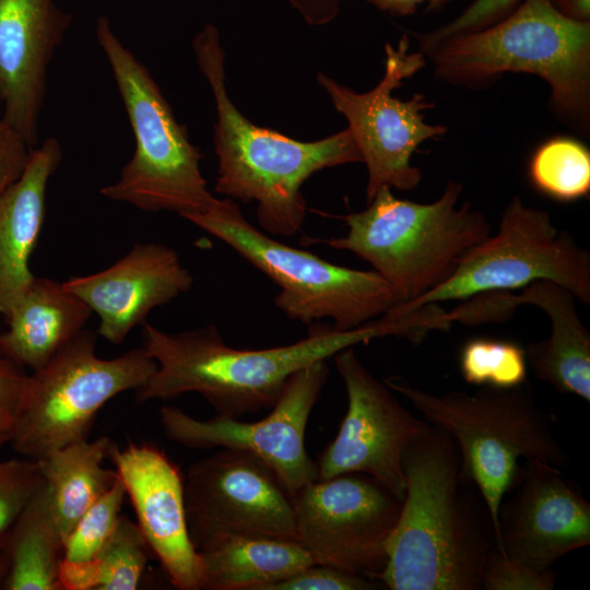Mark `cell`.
Returning <instances> with one entry per match:
<instances>
[{
    "mask_svg": "<svg viewBox=\"0 0 590 590\" xmlns=\"http://www.w3.org/2000/svg\"><path fill=\"white\" fill-rule=\"evenodd\" d=\"M149 546L137 522L125 515L88 560L62 559L61 590H135L148 564Z\"/></svg>",
    "mask_w": 590,
    "mask_h": 590,
    "instance_id": "26",
    "label": "cell"
},
{
    "mask_svg": "<svg viewBox=\"0 0 590 590\" xmlns=\"http://www.w3.org/2000/svg\"><path fill=\"white\" fill-rule=\"evenodd\" d=\"M410 38L403 34L397 47L385 46V72L368 92L357 93L320 72L318 84L328 94L334 108L344 116L363 163L367 168L366 200L369 202L381 187L409 191L418 186L422 172L411 158L425 141L442 137L444 125L425 122V109H430L423 94L406 101L393 96V91L426 66L420 50H410Z\"/></svg>",
    "mask_w": 590,
    "mask_h": 590,
    "instance_id": "11",
    "label": "cell"
},
{
    "mask_svg": "<svg viewBox=\"0 0 590 590\" xmlns=\"http://www.w3.org/2000/svg\"><path fill=\"white\" fill-rule=\"evenodd\" d=\"M12 429V414L0 410V450L9 445Z\"/></svg>",
    "mask_w": 590,
    "mask_h": 590,
    "instance_id": "39",
    "label": "cell"
},
{
    "mask_svg": "<svg viewBox=\"0 0 590 590\" xmlns=\"http://www.w3.org/2000/svg\"><path fill=\"white\" fill-rule=\"evenodd\" d=\"M463 186L449 180L430 203L397 198L381 187L367 208L343 219L344 236L322 239L368 262L392 288L398 304L415 300L446 282L465 255L492 234L487 216L469 202Z\"/></svg>",
    "mask_w": 590,
    "mask_h": 590,
    "instance_id": "6",
    "label": "cell"
},
{
    "mask_svg": "<svg viewBox=\"0 0 590 590\" xmlns=\"http://www.w3.org/2000/svg\"><path fill=\"white\" fill-rule=\"evenodd\" d=\"M198 552L206 590H267L315 564L297 541L267 536L219 534Z\"/></svg>",
    "mask_w": 590,
    "mask_h": 590,
    "instance_id": "23",
    "label": "cell"
},
{
    "mask_svg": "<svg viewBox=\"0 0 590 590\" xmlns=\"http://www.w3.org/2000/svg\"><path fill=\"white\" fill-rule=\"evenodd\" d=\"M460 463L456 442L435 425L408 445L405 493L378 582L391 590L482 589L495 532L482 494L462 476Z\"/></svg>",
    "mask_w": 590,
    "mask_h": 590,
    "instance_id": "2",
    "label": "cell"
},
{
    "mask_svg": "<svg viewBox=\"0 0 590 590\" xmlns=\"http://www.w3.org/2000/svg\"><path fill=\"white\" fill-rule=\"evenodd\" d=\"M555 573L536 569L500 552L495 545L488 552L482 570L484 590H551Z\"/></svg>",
    "mask_w": 590,
    "mask_h": 590,
    "instance_id": "31",
    "label": "cell"
},
{
    "mask_svg": "<svg viewBox=\"0 0 590 590\" xmlns=\"http://www.w3.org/2000/svg\"><path fill=\"white\" fill-rule=\"evenodd\" d=\"M504 496L495 545L500 552L550 569L563 555L589 545L590 504L559 468L526 460Z\"/></svg>",
    "mask_w": 590,
    "mask_h": 590,
    "instance_id": "16",
    "label": "cell"
},
{
    "mask_svg": "<svg viewBox=\"0 0 590 590\" xmlns=\"http://www.w3.org/2000/svg\"><path fill=\"white\" fill-rule=\"evenodd\" d=\"M114 444L106 436L87 438L35 460L63 541L83 512L116 482L117 471L104 467Z\"/></svg>",
    "mask_w": 590,
    "mask_h": 590,
    "instance_id": "24",
    "label": "cell"
},
{
    "mask_svg": "<svg viewBox=\"0 0 590 590\" xmlns=\"http://www.w3.org/2000/svg\"><path fill=\"white\" fill-rule=\"evenodd\" d=\"M97 332L83 329L47 363L27 375L12 413L9 445L37 460L88 438L99 410L114 397L144 387L156 363L142 347L113 358L96 353Z\"/></svg>",
    "mask_w": 590,
    "mask_h": 590,
    "instance_id": "9",
    "label": "cell"
},
{
    "mask_svg": "<svg viewBox=\"0 0 590 590\" xmlns=\"http://www.w3.org/2000/svg\"><path fill=\"white\" fill-rule=\"evenodd\" d=\"M27 375L26 369L11 361L0 349V410L13 413Z\"/></svg>",
    "mask_w": 590,
    "mask_h": 590,
    "instance_id": "35",
    "label": "cell"
},
{
    "mask_svg": "<svg viewBox=\"0 0 590 590\" xmlns=\"http://www.w3.org/2000/svg\"><path fill=\"white\" fill-rule=\"evenodd\" d=\"M192 48L215 104L213 144L219 166L214 191L244 203L256 201L258 223L271 236L297 234L307 212L302 193L306 180L324 168L363 163L352 133L345 128L307 142L255 125L228 95L219 30L205 24Z\"/></svg>",
    "mask_w": 590,
    "mask_h": 590,
    "instance_id": "3",
    "label": "cell"
},
{
    "mask_svg": "<svg viewBox=\"0 0 590 590\" xmlns=\"http://www.w3.org/2000/svg\"><path fill=\"white\" fill-rule=\"evenodd\" d=\"M5 590H61L59 569L63 538L44 482L15 523L5 545Z\"/></svg>",
    "mask_w": 590,
    "mask_h": 590,
    "instance_id": "25",
    "label": "cell"
},
{
    "mask_svg": "<svg viewBox=\"0 0 590 590\" xmlns=\"http://www.w3.org/2000/svg\"><path fill=\"white\" fill-rule=\"evenodd\" d=\"M43 484L35 460H0V552L28 503Z\"/></svg>",
    "mask_w": 590,
    "mask_h": 590,
    "instance_id": "30",
    "label": "cell"
},
{
    "mask_svg": "<svg viewBox=\"0 0 590 590\" xmlns=\"http://www.w3.org/2000/svg\"><path fill=\"white\" fill-rule=\"evenodd\" d=\"M71 23L55 0H0L1 116L33 149L49 64Z\"/></svg>",
    "mask_w": 590,
    "mask_h": 590,
    "instance_id": "19",
    "label": "cell"
},
{
    "mask_svg": "<svg viewBox=\"0 0 590 590\" xmlns=\"http://www.w3.org/2000/svg\"><path fill=\"white\" fill-rule=\"evenodd\" d=\"M292 500L295 539L315 564L376 580L401 500L362 473L316 480Z\"/></svg>",
    "mask_w": 590,
    "mask_h": 590,
    "instance_id": "12",
    "label": "cell"
},
{
    "mask_svg": "<svg viewBox=\"0 0 590 590\" xmlns=\"http://www.w3.org/2000/svg\"><path fill=\"white\" fill-rule=\"evenodd\" d=\"M310 26H322L331 23L340 11L342 0H288Z\"/></svg>",
    "mask_w": 590,
    "mask_h": 590,
    "instance_id": "36",
    "label": "cell"
},
{
    "mask_svg": "<svg viewBox=\"0 0 590 590\" xmlns=\"http://www.w3.org/2000/svg\"><path fill=\"white\" fill-rule=\"evenodd\" d=\"M127 497L121 479L95 500L79 518L63 541L66 562L78 563L91 559L115 530Z\"/></svg>",
    "mask_w": 590,
    "mask_h": 590,
    "instance_id": "29",
    "label": "cell"
},
{
    "mask_svg": "<svg viewBox=\"0 0 590 590\" xmlns=\"http://www.w3.org/2000/svg\"><path fill=\"white\" fill-rule=\"evenodd\" d=\"M184 219L273 281L280 287L274 305L291 320L311 326L330 319L333 328L351 330L398 304L392 288L376 271L338 266L285 245L251 224L229 198H216L204 212Z\"/></svg>",
    "mask_w": 590,
    "mask_h": 590,
    "instance_id": "8",
    "label": "cell"
},
{
    "mask_svg": "<svg viewBox=\"0 0 590 590\" xmlns=\"http://www.w3.org/2000/svg\"><path fill=\"white\" fill-rule=\"evenodd\" d=\"M379 583L330 566L314 564L269 586L267 590H370L378 588Z\"/></svg>",
    "mask_w": 590,
    "mask_h": 590,
    "instance_id": "33",
    "label": "cell"
},
{
    "mask_svg": "<svg viewBox=\"0 0 590 590\" xmlns=\"http://www.w3.org/2000/svg\"><path fill=\"white\" fill-rule=\"evenodd\" d=\"M61 160L60 142L45 139L32 150L21 177L0 196V314L4 317L35 278L30 261L45 220L48 184Z\"/></svg>",
    "mask_w": 590,
    "mask_h": 590,
    "instance_id": "21",
    "label": "cell"
},
{
    "mask_svg": "<svg viewBox=\"0 0 590 590\" xmlns=\"http://www.w3.org/2000/svg\"><path fill=\"white\" fill-rule=\"evenodd\" d=\"M121 479L150 552L179 590L201 589V559L188 530L184 476L146 442L113 445L108 458Z\"/></svg>",
    "mask_w": 590,
    "mask_h": 590,
    "instance_id": "17",
    "label": "cell"
},
{
    "mask_svg": "<svg viewBox=\"0 0 590 590\" xmlns=\"http://www.w3.org/2000/svg\"><path fill=\"white\" fill-rule=\"evenodd\" d=\"M333 357L346 390L347 409L337 436L318 456V480L366 474L402 502L403 452L430 424L398 401L393 391L363 364L354 346Z\"/></svg>",
    "mask_w": 590,
    "mask_h": 590,
    "instance_id": "14",
    "label": "cell"
},
{
    "mask_svg": "<svg viewBox=\"0 0 590 590\" xmlns=\"http://www.w3.org/2000/svg\"><path fill=\"white\" fill-rule=\"evenodd\" d=\"M33 148L0 116V196L24 173Z\"/></svg>",
    "mask_w": 590,
    "mask_h": 590,
    "instance_id": "34",
    "label": "cell"
},
{
    "mask_svg": "<svg viewBox=\"0 0 590 590\" xmlns=\"http://www.w3.org/2000/svg\"><path fill=\"white\" fill-rule=\"evenodd\" d=\"M541 280L559 284L589 305L590 252L570 233L559 229L547 211L515 196L502 213L496 234L474 246L446 282L384 315L396 318L425 305L511 292Z\"/></svg>",
    "mask_w": 590,
    "mask_h": 590,
    "instance_id": "10",
    "label": "cell"
},
{
    "mask_svg": "<svg viewBox=\"0 0 590 590\" xmlns=\"http://www.w3.org/2000/svg\"><path fill=\"white\" fill-rule=\"evenodd\" d=\"M91 315L63 282L35 275L5 317L0 349L19 366L36 370L85 329Z\"/></svg>",
    "mask_w": 590,
    "mask_h": 590,
    "instance_id": "22",
    "label": "cell"
},
{
    "mask_svg": "<svg viewBox=\"0 0 590 590\" xmlns=\"http://www.w3.org/2000/svg\"><path fill=\"white\" fill-rule=\"evenodd\" d=\"M0 110H1V105H0Z\"/></svg>",
    "mask_w": 590,
    "mask_h": 590,
    "instance_id": "41",
    "label": "cell"
},
{
    "mask_svg": "<svg viewBox=\"0 0 590 590\" xmlns=\"http://www.w3.org/2000/svg\"><path fill=\"white\" fill-rule=\"evenodd\" d=\"M190 538L197 547L219 534L295 540L293 500L275 472L239 450L191 463L184 476Z\"/></svg>",
    "mask_w": 590,
    "mask_h": 590,
    "instance_id": "15",
    "label": "cell"
},
{
    "mask_svg": "<svg viewBox=\"0 0 590 590\" xmlns=\"http://www.w3.org/2000/svg\"><path fill=\"white\" fill-rule=\"evenodd\" d=\"M526 350L518 343L493 338H474L460 351L459 367L471 385L514 388L527 381Z\"/></svg>",
    "mask_w": 590,
    "mask_h": 590,
    "instance_id": "28",
    "label": "cell"
},
{
    "mask_svg": "<svg viewBox=\"0 0 590 590\" xmlns=\"http://www.w3.org/2000/svg\"><path fill=\"white\" fill-rule=\"evenodd\" d=\"M378 10L393 16H408L416 12L424 0H366Z\"/></svg>",
    "mask_w": 590,
    "mask_h": 590,
    "instance_id": "38",
    "label": "cell"
},
{
    "mask_svg": "<svg viewBox=\"0 0 590 590\" xmlns=\"http://www.w3.org/2000/svg\"><path fill=\"white\" fill-rule=\"evenodd\" d=\"M422 54L437 79L481 88L522 72L550 87V109L574 131L590 133V22L560 14L550 0H523L502 21L446 38Z\"/></svg>",
    "mask_w": 590,
    "mask_h": 590,
    "instance_id": "4",
    "label": "cell"
},
{
    "mask_svg": "<svg viewBox=\"0 0 590 590\" xmlns=\"http://www.w3.org/2000/svg\"><path fill=\"white\" fill-rule=\"evenodd\" d=\"M328 375L327 359L300 369L288 380L270 414L257 422L220 415L201 420L172 405L160 409V422L166 437L184 447L233 449L257 457L293 496L318 480L317 463L306 450L305 432Z\"/></svg>",
    "mask_w": 590,
    "mask_h": 590,
    "instance_id": "13",
    "label": "cell"
},
{
    "mask_svg": "<svg viewBox=\"0 0 590 590\" xmlns=\"http://www.w3.org/2000/svg\"><path fill=\"white\" fill-rule=\"evenodd\" d=\"M384 382L453 439L462 476L475 484L486 503L495 545L499 541V506L517 477L520 460H539L557 468L570 464L528 381L514 388L481 387L474 393L442 394L415 387L401 376H388Z\"/></svg>",
    "mask_w": 590,
    "mask_h": 590,
    "instance_id": "5",
    "label": "cell"
},
{
    "mask_svg": "<svg viewBox=\"0 0 590 590\" xmlns=\"http://www.w3.org/2000/svg\"><path fill=\"white\" fill-rule=\"evenodd\" d=\"M63 283L97 316V334L118 345L153 309L188 292L193 278L175 249L149 241L134 244L101 271Z\"/></svg>",
    "mask_w": 590,
    "mask_h": 590,
    "instance_id": "18",
    "label": "cell"
},
{
    "mask_svg": "<svg viewBox=\"0 0 590 590\" xmlns=\"http://www.w3.org/2000/svg\"><path fill=\"white\" fill-rule=\"evenodd\" d=\"M550 1L552 5L564 16L578 22H590V0Z\"/></svg>",
    "mask_w": 590,
    "mask_h": 590,
    "instance_id": "37",
    "label": "cell"
},
{
    "mask_svg": "<svg viewBox=\"0 0 590 590\" xmlns=\"http://www.w3.org/2000/svg\"><path fill=\"white\" fill-rule=\"evenodd\" d=\"M311 326L308 335L294 343L247 350L226 344L213 324L167 332L145 322L142 347L157 366L148 384L135 391L137 400L167 401L193 392L216 415L239 418L272 408L292 376L316 362L376 338L394 335L414 343L425 327L416 312L397 318L382 315L351 330Z\"/></svg>",
    "mask_w": 590,
    "mask_h": 590,
    "instance_id": "1",
    "label": "cell"
},
{
    "mask_svg": "<svg viewBox=\"0 0 590 590\" xmlns=\"http://www.w3.org/2000/svg\"><path fill=\"white\" fill-rule=\"evenodd\" d=\"M451 0H429L428 10H438Z\"/></svg>",
    "mask_w": 590,
    "mask_h": 590,
    "instance_id": "40",
    "label": "cell"
},
{
    "mask_svg": "<svg viewBox=\"0 0 590 590\" xmlns=\"http://www.w3.org/2000/svg\"><path fill=\"white\" fill-rule=\"evenodd\" d=\"M521 0H474L463 12L445 25L414 33L418 50L423 52L446 38L486 28L509 15Z\"/></svg>",
    "mask_w": 590,
    "mask_h": 590,
    "instance_id": "32",
    "label": "cell"
},
{
    "mask_svg": "<svg viewBox=\"0 0 590 590\" xmlns=\"http://www.w3.org/2000/svg\"><path fill=\"white\" fill-rule=\"evenodd\" d=\"M97 43L111 70L128 116L134 152L116 181L99 193L146 212L181 217L208 210L216 200L201 172L203 155L189 139L148 68L114 32L109 19L96 20Z\"/></svg>",
    "mask_w": 590,
    "mask_h": 590,
    "instance_id": "7",
    "label": "cell"
},
{
    "mask_svg": "<svg viewBox=\"0 0 590 590\" xmlns=\"http://www.w3.org/2000/svg\"><path fill=\"white\" fill-rule=\"evenodd\" d=\"M527 304L542 309L551 323L547 338L524 349L535 376L559 392L590 402V333L570 291L551 281H534L516 295L506 291L472 296L463 315L469 324L504 322Z\"/></svg>",
    "mask_w": 590,
    "mask_h": 590,
    "instance_id": "20",
    "label": "cell"
},
{
    "mask_svg": "<svg viewBox=\"0 0 590 590\" xmlns=\"http://www.w3.org/2000/svg\"><path fill=\"white\" fill-rule=\"evenodd\" d=\"M532 186L562 202L576 201L590 192V151L580 140L557 135L543 141L528 164Z\"/></svg>",
    "mask_w": 590,
    "mask_h": 590,
    "instance_id": "27",
    "label": "cell"
}]
</instances>
